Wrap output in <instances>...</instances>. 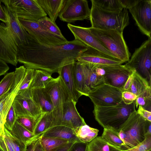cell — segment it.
Listing matches in <instances>:
<instances>
[{
	"label": "cell",
	"mask_w": 151,
	"mask_h": 151,
	"mask_svg": "<svg viewBox=\"0 0 151 151\" xmlns=\"http://www.w3.org/2000/svg\"><path fill=\"white\" fill-rule=\"evenodd\" d=\"M88 47L77 39L62 45L41 44L28 33L27 41L18 45V62L26 68L39 70L52 75L63 66L76 61Z\"/></svg>",
	"instance_id": "cell-1"
},
{
	"label": "cell",
	"mask_w": 151,
	"mask_h": 151,
	"mask_svg": "<svg viewBox=\"0 0 151 151\" xmlns=\"http://www.w3.org/2000/svg\"><path fill=\"white\" fill-rule=\"evenodd\" d=\"M89 19L91 27L102 29L114 30L123 33L129 23L127 9L110 12L104 10L92 1Z\"/></svg>",
	"instance_id": "cell-2"
},
{
	"label": "cell",
	"mask_w": 151,
	"mask_h": 151,
	"mask_svg": "<svg viewBox=\"0 0 151 151\" xmlns=\"http://www.w3.org/2000/svg\"><path fill=\"white\" fill-rule=\"evenodd\" d=\"M135 101L127 105L123 101L114 106H94L93 111L95 118L104 128H111L119 130L131 114L135 110Z\"/></svg>",
	"instance_id": "cell-3"
},
{
	"label": "cell",
	"mask_w": 151,
	"mask_h": 151,
	"mask_svg": "<svg viewBox=\"0 0 151 151\" xmlns=\"http://www.w3.org/2000/svg\"><path fill=\"white\" fill-rule=\"evenodd\" d=\"M91 33L115 58L123 63L128 62L130 56L123 33L114 30L89 27Z\"/></svg>",
	"instance_id": "cell-4"
},
{
	"label": "cell",
	"mask_w": 151,
	"mask_h": 151,
	"mask_svg": "<svg viewBox=\"0 0 151 151\" xmlns=\"http://www.w3.org/2000/svg\"><path fill=\"white\" fill-rule=\"evenodd\" d=\"M146 120L135 110L118 130L119 137L129 149L142 143L145 139Z\"/></svg>",
	"instance_id": "cell-5"
},
{
	"label": "cell",
	"mask_w": 151,
	"mask_h": 151,
	"mask_svg": "<svg viewBox=\"0 0 151 151\" xmlns=\"http://www.w3.org/2000/svg\"><path fill=\"white\" fill-rule=\"evenodd\" d=\"M125 65L147 80L151 86V38L135 49Z\"/></svg>",
	"instance_id": "cell-6"
},
{
	"label": "cell",
	"mask_w": 151,
	"mask_h": 151,
	"mask_svg": "<svg viewBox=\"0 0 151 151\" xmlns=\"http://www.w3.org/2000/svg\"><path fill=\"white\" fill-rule=\"evenodd\" d=\"M0 1L19 18L37 22L40 19L47 15L36 0Z\"/></svg>",
	"instance_id": "cell-7"
},
{
	"label": "cell",
	"mask_w": 151,
	"mask_h": 151,
	"mask_svg": "<svg viewBox=\"0 0 151 151\" xmlns=\"http://www.w3.org/2000/svg\"><path fill=\"white\" fill-rule=\"evenodd\" d=\"M122 93L120 89L105 83L92 90L88 96L91 99L94 106H114L123 101Z\"/></svg>",
	"instance_id": "cell-8"
},
{
	"label": "cell",
	"mask_w": 151,
	"mask_h": 151,
	"mask_svg": "<svg viewBox=\"0 0 151 151\" xmlns=\"http://www.w3.org/2000/svg\"><path fill=\"white\" fill-rule=\"evenodd\" d=\"M31 89V87L19 91L12 105L17 117H30L37 119L42 113L32 97Z\"/></svg>",
	"instance_id": "cell-9"
},
{
	"label": "cell",
	"mask_w": 151,
	"mask_h": 151,
	"mask_svg": "<svg viewBox=\"0 0 151 151\" xmlns=\"http://www.w3.org/2000/svg\"><path fill=\"white\" fill-rule=\"evenodd\" d=\"M18 19L26 31L41 44L49 46L60 45L68 42L65 38H62L47 32L37 22L19 18Z\"/></svg>",
	"instance_id": "cell-10"
},
{
	"label": "cell",
	"mask_w": 151,
	"mask_h": 151,
	"mask_svg": "<svg viewBox=\"0 0 151 151\" xmlns=\"http://www.w3.org/2000/svg\"><path fill=\"white\" fill-rule=\"evenodd\" d=\"M91 9L86 0H67L58 16L68 23L83 20L89 18Z\"/></svg>",
	"instance_id": "cell-11"
},
{
	"label": "cell",
	"mask_w": 151,
	"mask_h": 151,
	"mask_svg": "<svg viewBox=\"0 0 151 151\" xmlns=\"http://www.w3.org/2000/svg\"><path fill=\"white\" fill-rule=\"evenodd\" d=\"M18 46L4 23H0V59L16 66Z\"/></svg>",
	"instance_id": "cell-12"
},
{
	"label": "cell",
	"mask_w": 151,
	"mask_h": 151,
	"mask_svg": "<svg viewBox=\"0 0 151 151\" xmlns=\"http://www.w3.org/2000/svg\"><path fill=\"white\" fill-rule=\"evenodd\" d=\"M54 107L52 112L55 118L59 114L63 105L72 99L63 82L60 77L54 78L45 88Z\"/></svg>",
	"instance_id": "cell-13"
},
{
	"label": "cell",
	"mask_w": 151,
	"mask_h": 151,
	"mask_svg": "<svg viewBox=\"0 0 151 151\" xmlns=\"http://www.w3.org/2000/svg\"><path fill=\"white\" fill-rule=\"evenodd\" d=\"M129 11L140 31L151 38V0H140Z\"/></svg>",
	"instance_id": "cell-14"
},
{
	"label": "cell",
	"mask_w": 151,
	"mask_h": 151,
	"mask_svg": "<svg viewBox=\"0 0 151 151\" xmlns=\"http://www.w3.org/2000/svg\"><path fill=\"white\" fill-rule=\"evenodd\" d=\"M76 103L72 99L63 105L55 120V126L63 125L75 129L86 124L77 110Z\"/></svg>",
	"instance_id": "cell-15"
},
{
	"label": "cell",
	"mask_w": 151,
	"mask_h": 151,
	"mask_svg": "<svg viewBox=\"0 0 151 151\" xmlns=\"http://www.w3.org/2000/svg\"><path fill=\"white\" fill-rule=\"evenodd\" d=\"M26 70L23 65L15 69L14 80L12 87L0 101V116L4 124L7 114L20 90Z\"/></svg>",
	"instance_id": "cell-16"
},
{
	"label": "cell",
	"mask_w": 151,
	"mask_h": 151,
	"mask_svg": "<svg viewBox=\"0 0 151 151\" xmlns=\"http://www.w3.org/2000/svg\"><path fill=\"white\" fill-rule=\"evenodd\" d=\"M105 73V83L121 89L129 76L135 70L124 65L102 67Z\"/></svg>",
	"instance_id": "cell-17"
},
{
	"label": "cell",
	"mask_w": 151,
	"mask_h": 151,
	"mask_svg": "<svg viewBox=\"0 0 151 151\" xmlns=\"http://www.w3.org/2000/svg\"><path fill=\"white\" fill-rule=\"evenodd\" d=\"M76 61L82 63L91 64L98 67L122 65L123 63L119 59L88 47L76 59Z\"/></svg>",
	"instance_id": "cell-18"
},
{
	"label": "cell",
	"mask_w": 151,
	"mask_h": 151,
	"mask_svg": "<svg viewBox=\"0 0 151 151\" xmlns=\"http://www.w3.org/2000/svg\"><path fill=\"white\" fill-rule=\"evenodd\" d=\"M67 26L73 35L75 39L79 40L88 47L92 48L115 58L91 33L89 27L75 26L69 23L67 24Z\"/></svg>",
	"instance_id": "cell-19"
},
{
	"label": "cell",
	"mask_w": 151,
	"mask_h": 151,
	"mask_svg": "<svg viewBox=\"0 0 151 151\" xmlns=\"http://www.w3.org/2000/svg\"><path fill=\"white\" fill-rule=\"evenodd\" d=\"M5 13L6 26L18 46L27 41L28 33L19 21L17 16L4 5H2Z\"/></svg>",
	"instance_id": "cell-20"
},
{
	"label": "cell",
	"mask_w": 151,
	"mask_h": 151,
	"mask_svg": "<svg viewBox=\"0 0 151 151\" xmlns=\"http://www.w3.org/2000/svg\"><path fill=\"white\" fill-rule=\"evenodd\" d=\"M75 62L63 66L60 68L58 73L66 87L72 99L77 103L81 96L76 90L74 83L73 70Z\"/></svg>",
	"instance_id": "cell-21"
},
{
	"label": "cell",
	"mask_w": 151,
	"mask_h": 151,
	"mask_svg": "<svg viewBox=\"0 0 151 151\" xmlns=\"http://www.w3.org/2000/svg\"><path fill=\"white\" fill-rule=\"evenodd\" d=\"M32 97L40 109L42 113L52 112L54 107L45 88H31Z\"/></svg>",
	"instance_id": "cell-22"
},
{
	"label": "cell",
	"mask_w": 151,
	"mask_h": 151,
	"mask_svg": "<svg viewBox=\"0 0 151 151\" xmlns=\"http://www.w3.org/2000/svg\"><path fill=\"white\" fill-rule=\"evenodd\" d=\"M81 63L86 84L91 91L105 84L103 76H98L96 72V68L98 66L89 64Z\"/></svg>",
	"instance_id": "cell-23"
},
{
	"label": "cell",
	"mask_w": 151,
	"mask_h": 151,
	"mask_svg": "<svg viewBox=\"0 0 151 151\" xmlns=\"http://www.w3.org/2000/svg\"><path fill=\"white\" fill-rule=\"evenodd\" d=\"M41 136L45 137H56L68 140L70 142L79 141L73 129L63 125L54 126L50 128Z\"/></svg>",
	"instance_id": "cell-24"
},
{
	"label": "cell",
	"mask_w": 151,
	"mask_h": 151,
	"mask_svg": "<svg viewBox=\"0 0 151 151\" xmlns=\"http://www.w3.org/2000/svg\"><path fill=\"white\" fill-rule=\"evenodd\" d=\"M53 22L56 20L63 9L66 0H36Z\"/></svg>",
	"instance_id": "cell-25"
},
{
	"label": "cell",
	"mask_w": 151,
	"mask_h": 151,
	"mask_svg": "<svg viewBox=\"0 0 151 151\" xmlns=\"http://www.w3.org/2000/svg\"><path fill=\"white\" fill-rule=\"evenodd\" d=\"M73 77L76 90L81 96H88L91 92L87 86L82 70V64L77 61L74 63Z\"/></svg>",
	"instance_id": "cell-26"
},
{
	"label": "cell",
	"mask_w": 151,
	"mask_h": 151,
	"mask_svg": "<svg viewBox=\"0 0 151 151\" xmlns=\"http://www.w3.org/2000/svg\"><path fill=\"white\" fill-rule=\"evenodd\" d=\"M55 120L52 112L42 113L37 119L33 134L40 136L51 128L55 126Z\"/></svg>",
	"instance_id": "cell-27"
},
{
	"label": "cell",
	"mask_w": 151,
	"mask_h": 151,
	"mask_svg": "<svg viewBox=\"0 0 151 151\" xmlns=\"http://www.w3.org/2000/svg\"><path fill=\"white\" fill-rule=\"evenodd\" d=\"M9 131L22 141L27 147L41 136L35 135L33 133L22 126L17 121L14 125L12 130Z\"/></svg>",
	"instance_id": "cell-28"
},
{
	"label": "cell",
	"mask_w": 151,
	"mask_h": 151,
	"mask_svg": "<svg viewBox=\"0 0 151 151\" xmlns=\"http://www.w3.org/2000/svg\"><path fill=\"white\" fill-rule=\"evenodd\" d=\"M101 137L109 144L122 150L129 149L119 137L118 130L111 128H104Z\"/></svg>",
	"instance_id": "cell-29"
},
{
	"label": "cell",
	"mask_w": 151,
	"mask_h": 151,
	"mask_svg": "<svg viewBox=\"0 0 151 151\" xmlns=\"http://www.w3.org/2000/svg\"><path fill=\"white\" fill-rule=\"evenodd\" d=\"M120 148L110 145L101 136H97L88 144L86 151H122Z\"/></svg>",
	"instance_id": "cell-30"
},
{
	"label": "cell",
	"mask_w": 151,
	"mask_h": 151,
	"mask_svg": "<svg viewBox=\"0 0 151 151\" xmlns=\"http://www.w3.org/2000/svg\"><path fill=\"white\" fill-rule=\"evenodd\" d=\"M76 135L81 142L88 143L97 137L99 130L86 124L74 129Z\"/></svg>",
	"instance_id": "cell-31"
},
{
	"label": "cell",
	"mask_w": 151,
	"mask_h": 151,
	"mask_svg": "<svg viewBox=\"0 0 151 151\" xmlns=\"http://www.w3.org/2000/svg\"><path fill=\"white\" fill-rule=\"evenodd\" d=\"M50 73L41 70H35L31 88H45L54 78Z\"/></svg>",
	"instance_id": "cell-32"
},
{
	"label": "cell",
	"mask_w": 151,
	"mask_h": 151,
	"mask_svg": "<svg viewBox=\"0 0 151 151\" xmlns=\"http://www.w3.org/2000/svg\"><path fill=\"white\" fill-rule=\"evenodd\" d=\"M40 142L45 151H54L68 143L72 142L67 139L42 136L40 137Z\"/></svg>",
	"instance_id": "cell-33"
},
{
	"label": "cell",
	"mask_w": 151,
	"mask_h": 151,
	"mask_svg": "<svg viewBox=\"0 0 151 151\" xmlns=\"http://www.w3.org/2000/svg\"><path fill=\"white\" fill-rule=\"evenodd\" d=\"M150 86L148 81L134 71L132 83L129 91L138 96Z\"/></svg>",
	"instance_id": "cell-34"
},
{
	"label": "cell",
	"mask_w": 151,
	"mask_h": 151,
	"mask_svg": "<svg viewBox=\"0 0 151 151\" xmlns=\"http://www.w3.org/2000/svg\"><path fill=\"white\" fill-rule=\"evenodd\" d=\"M91 1L106 11L117 12L121 11L123 9L119 0H91Z\"/></svg>",
	"instance_id": "cell-35"
},
{
	"label": "cell",
	"mask_w": 151,
	"mask_h": 151,
	"mask_svg": "<svg viewBox=\"0 0 151 151\" xmlns=\"http://www.w3.org/2000/svg\"><path fill=\"white\" fill-rule=\"evenodd\" d=\"M37 22L47 32L62 38H65L56 23L47 16L40 19Z\"/></svg>",
	"instance_id": "cell-36"
},
{
	"label": "cell",
	"mask_w": 151,
	"mask_h": 151,
	"mask_svg": "<svg viewBox=\"0 0 151 151\" xmlns=\"http://www.w3.org/2000/svg\"><path fill=\"white\" fill-rule=\"evenodd\" d=\"M139 106L151 112V87L147 89L137 96L135 100V106L137 108Z\"/></svg>",
	"instance_id": "cell-37"
},
{
	"label": "cell",
	"mask_w": 151,
	"mask_h": 151,
	"mask_svg": "<svg viewBox=\"0 0 151 151\" xmlns=\"http://www.w3.org/2000/svg\"><path fill=\"white\" fill-rule=\"evenodd\" d=\"M15 78L14 72L7 73L0 82V101L10 90Z\"/></svg>",
	"instance_id": "cell-38"
},
{
	"label": "cell",
	"mask_w": 151,
	"mask_h": 151,
	"mask_svg": "<svg viewBox=\"0 0 151 151\" xmlns=\"http://www.w3.org/2000/svg\"><path fill=\"white\" fill-rule=\"evenodd\" d=\"M37 119L30 117L19 116L17 121L26 129L33 133Z\"/></svg>",
	"instance_id": "cell-39"
},
{
	"label": "cell",
	"mask_w": 151,
	"mask_h": 151,
	"mask_svg": "<svg viewBox=\"0 0 151 151\" xmlns=\"http://www.w3.org/2000/svg\"><path fill=\"white\" fill-rule=\"evenodd\" d=\"M18 118L13 105L11 106L6 116L4 127L8 130L12 131Z\"/></svg>",
	"instance_id": "cell-40"
},
{
	"label": "cell",
	"mask_w": 151,
	"mask_h": 151,
	"mask_svg": "<svg viewBox=\"0 0 151 151\" xmlns=\"http://www.w3.org/2000/svg\"><path fill=\"white\" fill-rule=\"evenodd\" d=\"M4 131L8 135L10 141L14 145L15 147V151H26L27 146L22 141L16 137L4 127Z\"/></svg>",
	"instance_id": "cell-41"
},
{
	"label": "cell",
	"mask_w": 151,
	"mask_h": 151,
	"mask_svg": "<svg viewBox=\"0 0 151 151\" xmlns=\"http://www.w3.org/2000/svg\"><path fill=\"white\" fill-rule=\"evenodd\" d=\"M122 151H151V135L146 137L143 142L137 146Z\"/></svg>",
	"instance_id": "cell-42"
},
{
	"label": "cell",
	"mask_w": 151,
	"mask_h": 151,
	"mask_svg": "<svg viewBox=\"0 0 151 151\" xmlns=\"http://www.w3.org/2000/svg\"><path fill=\"white\" fill-rule=\"evenodd\" d=\"M35 70L32 69L26 68V73L19 91L25 90L31 87Z\"/></svg>",
	"instance_id": "cell-43"
},
{
	"label": "cell",
	"mask_w": 151,
	"mask_h": 151,
	"mask_svg": "<svg viewBox=\"0 0 151 151\" xmlns=\"http://www.w3.org/2000/svg\"><path fill=\"white\" fill-rule=\"evenodd\" d=\"M137 96L129 91H124L122 93V100L124 103L129 105L135 101Z\"/></svg>",
	"instance_id": "cell-44"
},
{
	"label": "cell",
	"mask_w": 151,
	"mask_h": 151,
	"mask_svg": "<svg viewBox=\"0 0 151 151\" xmlns=\"http://www.w3.org/2000/svg\"><path fill=\"white\" fill-rule=\"evenodd\" d=\"M88 143H84L80 141L75 142L69 151H86Z\"/></svg>",
	"instance_id": "cell-45"
},
{
	"label": "cell",
	"mask_w": 151,
	"mask_h": 151,
	"mask_svg": "<svg viewBox=\"0 0 151 151\" xmlns=\"http://www.w3.org/2000/svg\"><path fill=\"white\" fill-rule=\"evenodd\" d=\"M137 112L145 120L151 122V112L147 111L141 106H138Z\"/></svg>",
	"instance_id": "cell-46"
},
{
	"label": "cell",
	"mask_w": 151,
	"mask_h": 151,
	"mask_svg": "<svg viewBox=\"0 0 151 151\" xmlns=\"http://www.w3.org/2000/svg\"><path fill=\"white\" fill-rule=\"evenodd\" d=\"M123 8L129 9L135 6L140 0H119Z\"/></svg>",
	"instance_id": "cell-47"
},
{
	"label": "cell",
	"mask_w": 151,
	"mask_h": 151,
	"mask_svg": "<svg viewBox=\"0 0 151 151\" xmlns=\"http://www.w3.org/2000/svg\"><path fill=\"white\" fill-rule=\"evenodd\" d=\"M134 72L129 76L124 86L121 89L122 92L129 91L133 81Z\"/></svg>",
	"instance_id": "cell-48"
},
{
	"label": "cell",
	"mask_w": 151,
	"mask_h": 151,
	"mask_svg": "<svg viewBox=\"0 0 151 151\" xmlns=\"http://www.w3.org/2000/svg\"><path fill=\"white\" fill-rule=\"evenodd\" d=\"M4 141L6 144L7 148L2 149L4 151H14L11 144L9 138L5 132L4 131L3 133Z\"/></svg>",
	"instance_id": "cell-49"
},
{
	"label": "cell",
	"mask_w": 151,
	"mask_h": 151,
	"mask_svg": "<svg viewBox=\"0 0 151 151\" xmlns=\"http://www.w3.org/2000/svg\"><path fill=\"white\" fill-rule=\"evenodd\" d=\"M9 69L6 63L0 59V76L5 74Z\"/></svg>",
	"instance_id": "cell-50"
},
{
	"label": "cell",
	"mask_w": 151,
	"mask_h": 151,
	"mask_svg": "<svg viewBox=\"0 0 151 151\" xmlns=\"http://www.w3.org/2000/svg\"><path fill=\"white\" fill-rule=\"evenodd\" d=\"M75 142H69L54 151H69L72 146Z\"/></svg>",
	"instance_id": "cell-51"
},
{
	"label": "cell",
	"mask_w": 151,
	"mask_h": 151,
	"mask_svg": "<svg viewBox=\"0 0 151 151\" xmlns=\"http://www.w3.org/2000/svg\"><path fill=\"white\" fill-rule=\"evenodd\" d=\"M40 137L28 145L27 147L26 151H34L36 146L40 141Z\"/></svg>",
	"instance_id": "cell-52"
},
{
	"label": "cell",
	"mask_w": 151,
	"mask_h": 151,
	"mask_svg": "<svg viewBox=\"0 0 151 151\" xmlns=\"http://www.w3.org/2000/svg\"><path fill=\"white\" fill-rule=\"evenodd\" d=\"M145 132L146 137L151 135V122L146 120Z\"/></svg>",
	"instance_id": "cell-53"
},
{
	"label": "cell",
	"mask_w": 151,
	"mask_h": 151,
	"mask_svg": "<svg viewBox=\"0 0 151 151\" xmlns=\"http://www.w3.org/2000/svg\"><path fill=\"white\" fill-rule=\"evenodd\" d=\"M0 0V20L6 24V18L5 12L1 4Z\"/></svg>",
	"instance_id": "cell-54"
},
{
	"label": "cell",
	"mask_w": 151,
	"mask_h": 151,
	"mask_svg": "<svg viewBox=\"0 0 151 151\" xmlns=\"http://www.w3.org/2000/svg\"><path fill=\"white\" fill-rule=\"evenodd\" d=\"M95 71L96 74L99 76H103L105 74V70L101 67H97Z\"/></svg>",
	"instance_id": "cell-55"
},
{
	"label": "cell",
	"mask_w": 151,
	"mask_h": 151,
	"mask_svg": "<svg viewBox=\"0 0 151 151\" xmlns=\"http://www.w3.org/2000/svg\"><path fill=\"white\" fill-rule=\"evenodd\" d=\"M34 151H45L40 142V140L36 146Z\"/></svg>",
	"instance_id": "cell-56"
},
{
	"label": "cell",
	"mask_w": 151,
	"mask_h": 151,
	"mask_svg": "<svg viewBox=\"0 0 151 151\" xmlns=\"http://www.w3.org/2000/svg\"><path fill=\"white\" fill-rule=\"evenodd\" d=\"M4 128V124L0 116V137L2 134Z\"/></svg>",
	"instance_id": "cell-57"
},
{
	"label": "cell",
	"mask_w": 151,
	"mask_h": 151,
	"mask_svg": "<svg viewBox=\"0 0 151 151\" xmlns=\"http://www.w3.org/2000/svg\"><path fill=\"white\" fill-rule=\"evenodd\" d=\"M0 151H4L1 147H0Z\"/></svg>",
	"instance_id": "cell-58"
}]
</instances>
